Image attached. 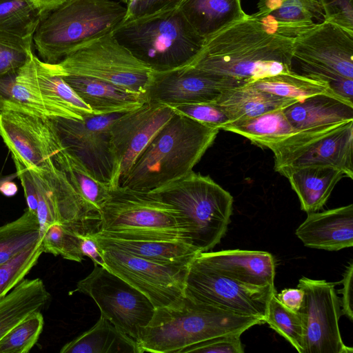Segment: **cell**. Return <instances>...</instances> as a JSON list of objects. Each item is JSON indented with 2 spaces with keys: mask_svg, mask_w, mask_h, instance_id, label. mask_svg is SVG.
Listing matches in <instances>:
<instances>
[{
  "mask_svg": "<svg viewBox=\"0 0 353 353\" xmlns=\"http://www.w3.org/2000/svg\"><path fill=\"white\" fill-rule=\"evenodd\" d=\"M0 192L5 196H12L16 194L17 186L11 181L0 182Z\"/></svg>",
  "mask_w": 353,
  "mask_h": 353,
  "instance_id": "cell-53",
  "label": "cell"
},
{
  "mask_svg": "<svg viewBox=\"0 0 353 353\" xmlns=\"http://www.w3.org/2000/svg\"><path fill=\"white\" fill-rule=\"evenodd\" d=\"M100 248H114L153 262L190 265L201 253L181 241L137 240L107 237L92 234Z\"/></svg>",
  "mask_w": 353,
  "mask_h": 353,
  "instance_id": "cell-26",
  "label": "cell"
},
{
  "mask_svg": "<svg viewBox=\"0 0 353 353\" xmlns=\"http://www.w3.org/2000/svg\"><path fill=\"white\" fill-rule=\"evenodd\" d=\"M248 83L262 91L299 101L320 94L336 96L327 83L305 77L293 70L264 77Z\"/></svg>",
  "mask_w": 353,
  "mask_h": 353,
  "instance_id": "cell-34",
  "label": "cell"
},
{
  "mask_svg": "<svg viewBox=\"0 0 353 353\" xmlns=\"http://www.w3.org/2000/svg\"><path fill=\"white\" fill-rule=\"evenodd\" d=\"M74 291L90 296L101 315L135 341L153 317L155 307L142 292L107 268L94 265Z\"/></svg>",
  "mask_w": 353,
  "mask_h": 353,
  "instance_id": "cell-10",
  "label": "cell"
},
{
  "mask_svg": "<svg viewBox=\"0 0 353 353\" xmlns=\"http://www.w3.org/2000/svg\"><path fill=\"white\" fill-rule=\"evenodd\" d=\"M323 21L353 31V0H318Z\"/></svg>",
  "mask_w": 353,
  "mask_h": 353,
  "instance_id": "cell-46",
  "label": "cell"
},
{
  "mask_svg": "<svg viewBox=\"0 0 353 353\" xmlns=\"http://www.w3.org/2000/svg\"><path fill=\"white\" fill-rule=\"evenodd\" d=\"M251 16L264 29L291 39L314 26L315 19L323 20L318 0H286L267 14L259 15L255 12Z\"/></svg>",
  "mask_w": 353,
  "mask_h": 353,
  "instance_id": "cell-29",
  "label": "cell"
},
{
  "mask_svg": "<svg viewBox=\"0 0 353 353\" xmlns=\"http://www.w3.org/2000/svg\"><path fill=\"white\" fill-rule=\"evenodd\" d=\"M174 112L187 116L205 125L222 130L230 122L221 108L214 102L168 105Z\"/></svg>",
  "mask_w": 353,
  "mask_h": 353,
  "instance_id": "cell-42",
  "label": "cell"
},
{
  "mask_svg": "<svg viewBox=\"0 0 353 353\" xmlns=\"http://www.w3.org/2000/svg\"><path fill=\"white\" fill-rule=\"evenodd\" d=\"M33 38H23L0 31V75L18 70L33 53Z\"/></svg>",
  "mask_w": 353,
  "mask_h": 353,
  "instance_id": "cell-41",
  "label": "cell"
},
{
  "mask_svg": "<svg viewBox=\"0 0 353 353\" xmlns=\"http://www.w3.org/2000/svg\"><path fill=\"white\" fill-rule=\"evenodd\" d=\"M275 288L246 285L225 277L196 258L190 263L184 294L198 302L239 315L256 316L265 321Z\"/></svg>",
  "mask_w": 353,
  "mask_h": 353,
  "instance_id": "cell-11",
  "label": "cell"
},
{
  "mask_svg": "<svg viewBox=\"0 0 353 353\" xmlns=\"http://www.w3.org/2000/svg\"><path fill=\"white\" fill-rule=\"evenodd\" d=\"M148 192L177 210L183 242L200 252L214 248L227 232L233 197L209 176L192 170Z\"/></svg>",
  "mask_w": 353,
  "mask_h": 353,
  "instance_id": "cell-4",
  "label": "cell"
},
{
  "mask_svg": "<svg viewBox=\"0 0 353 353\" xmlns=\"http://www.w3.org/2000/svg\"><path fill=\"white\" fill-rule=\"evenodd\" d=\"M53 162L63 172L88 210L100 216L101 208L110 195V186L94 178L84 164L65 148L55 155Z\"/></svg>",
  "mask_w": 353,
  "mask_h": 353,
  "instance_id": "cell-33",
  "label": "cell"
},
{
  "mask_svg": "<svg viewBox=\"0 0 353 353\" xmlns=\"http://www.w3.org/2000/svg\"><path fill=\"white\" fill-rule=\"evenodd\" d=\"M17 175L20 179L24 191L28 209L36 214L38 206V197L36 186L30 170L17 161H14Z\"/></svg>",
  "mask_w": 353,
  "mask_h": 353,
  "instance_id": "cell-47",
  "label": "cell"
},
{
  "mask_svg": "<svg viewBox=\"0 0 353 353\" xmlns=\"http://www.w3.org/2000/svg\"><path fill=\"white\" fill-rule=\"evenodd\" d=\"M174 114L168 105L146 102L114 121L110 128L114 161L111 190L120 185L138 157Z\"/></svg>",
  "mask_w": 353,
  "mask_h": 353,
  "instance_id": "cell-14",
  "label": "cell"
},
{
  "mask_svg": "<svg viewBox=\"0 0 353 353\" xmlns=\"http://www.w3.org/2000/svg\"><path fill=\"white\" fill-rule=\"evenodd\" d=\"M278 172L288 179L301 210L307 213L321 209L338 182L346 177L342 170L324 165L284 169Z\"/></svg>",
  "mask_w": 353,
  "mask_h": 353,
  "instance_id": "cell-24",
  "label": "cell"
},
{
  "mask_svg": "<svg viewBox=\"0 0 353 353\" xmlns=\"http://www.w3.org/2000/svg\"><path fill=\"white\" fill-rule=\"evenodd\" d=\"M182 0H129L123 22L157 15L179 8Z\"/></svg>",
  "mask_w": 353,
  "mask_h": 353,
  "instance_id": "cell-44",
  "label": "cell"
},
{
  "mask_svg": "<svg viewBox=\"0 0 353 353\" xmlns=\"http://www.w3.org/2000/svg\"><path fill=\"white\" fill-rule=\"evenodd\" d=\"M100 218L96 234L103 236L183 241L177 210L148 192L122 186L111 190Z\"/></svg>",
  "mask_w": 353,
  "mask_h": 353,
  "instance_id": "cell-7",
  "label": "cell"
},
{
  "mask_svg": "<svg viewBox=\"0 0 353 353\" xmlns=\"http://www.w3.org/2000/svg\"><path fill=\"white\" fill-rule=\"evenodd\" d=\"M222 130L243 136L252 143L268 149L299 132L290 124L283 109L269 111L249 119L230 121Z\"/></svg>",
  "mask_w": 353,
  "mask_h": 353,
  "instance_id": "cell-31",
  "label": "cell"
},
{
  "mask_svg": "<svg viewBox=\"0 0 353 353\" xmlns=\"http://www.w3.org/2000/svg\"><path fill=\"white\" fill-rule=\"evenodd\" d=\"M353 274V263L351 261L346 267L343 279L338 283L343 285V288L338 290L342 294L340 299L342 314L345 315L350 321L353 320L352 284Z\"/></svg>",
  "mask_w": 353,
  "mask_h": 353,
  "instance_id": "cell-48",
  "label": "cell"
},
{
  "mask_svg": "<svg viewBox=\"0 0 353 353\" xmlns=\"http://www.w3.org/2000/svg\"><path fill=\"white\" fill-rule=\"evenodd\" d=\"M270 150L276 172L324 165L353 179V121L299 131Z\"/></svg>",
  "mask_w": 353,
  "mask_h": 353,
  "instance_id": "cell-9",
  "label": "cell"
},
{
  "mask_svg": "<svg viewBox=\"0 0 353 353\" xmlns=\"http://www.w3.org/2000/svg\"><path fill=\"white\" fill-rule=\"evenodd\" d=\"M293 62L304 76L323 71L353 79V31L316 23L294 39Z\"/></svg>",
  "mask_w": 353,
  "mask_h": 353,
  "instance_id": "cell-15",
  "label": "cell"
},
{
  "mask_svg": "<svg viewBox=\"0 0 353 353\" xmlns=\"http://www.w3.org/2000/svg\"><path fill=\"white\" fill-rule=\"evenodd\" d=\"M30 172L37 192L38 206L36 214L42 236L50 225L59 223L57 211L53 193L48 182L40 173L33 170Z\"/></svg>",
  "mask_w": 353,
  "mask_h": 353,
  "instance_id": "cell-43",
  "label": "cell"
},
{
  "mask_svg": "<svg viewBox=\"0 0 353 353\" xmlns=\"http://www.w3.org/2000/svg\"><path fill=\"white\" fill-rule=\"evenodd\" d=\"M80 235L59 223H53L41 236L43 252L81 262L84 256L81 251Z\"/></svg>",
  "mask_w": 353,
  "mask_h": 353,
  "instance_id": "cell-40",
  "label": "cell"
},
{
  "mask_svg": "<svg viewBox=\"0 0 353 353\" xmlns=\"http://www.w3.org/2000/svg\"><path fill=\"white\" fill-rule=\"evenodd\" d=\"M61 353H138L134 339L103 316L94 325L65 344Z\"/></svg>",
  "mask_w": 353,
  "mask_h": 353,
  "instance_id": "cell-32",
  "label": "cell"
},
{
  "mask_svg": "<svg viewBox=\"0 0 353 353\" xmlns=\"http://www.w3.org/2000/svg\"><path fill=\"white\" fill-rule=\"evenodd\" d=\"M283 112L299 131L353 121V103L329 94L297 101L283 108Z\"/></svg>",
  "mask_w": 353,
  "mask_h": 353,
  "instance_id": "cell-22",
  "label": "cell"
},
{
  "mask_svg": "<svg viewBox=\"0 0 353 353\" xmlns=\"http://www.w3.org/2000/svg\"><path fill=\"white\" fill-rule=\"evenodd\" d=\"M307 214L295 232L305 246L328 251L352 247V204Z\"/></svg>",
  "mask_w": 353,
  "mask_h": 353,
  "instance_id": "cell-20",
  "label": "cell"
},
{
  "mask_svg": "<svg viewBox=\"0 0 353 353\" xmlns=\"http://www.w3.org/2000/svg\"><path fill=\"white\" fill-rule=\"evenodd\" d=\"M259 317L239 315L184 295L169 306L157 308L136 341L138 353H179L213 337L241 334L264 323Z\"/></svg>",
  "mask_w": 353,
  "mask_h": 353,
  "instance_id": "cell-3",
  "label": "cell"
},
{
  "mask_svg": "<svg viewBox=\"0 0 353 353\" xmlns=\"http://www.w3.org/2000/svg\"><path fill=\"white\" fill-rule=\"evenodd\" d=\"M297 101L262 91L248 83L225 91L214 103L233 121L283 109Z\"/></svg>",
  "mask_w": 353,
  "mask_h": 353,
  "instance_id": "cell-28",
  "label": "cell"
},
{
  "mask_svg": "<svg viewBox=\"0 0 353 353\" xmlns=\"http://www.w3.org/2000/svg\"><path fill=\"white\" fill-rule=\"evenodd\" d=\"M293 42L248 14L205 39L188 66L248 83L292 71Z\"/></svg>",
  "mask_w": 353,
  "mask_h": 353,
  "instance_id": "cell-1",
  "label": "cell"
},
{
  "mask_svg": "<svg viewBox=\"0 0 353 353\" xmlns=\"http://www.w3.org/2000/svg\"><path fill=\"white\" fill-rule=\"evenodd\" d=\"M17 77L22 82L72 113L79 120L94 114L64 79L52 72L46 62L40 60L34 53L17 70Z\"/></svg>",
  "mask_w": 353,
  "mask_h": 353,
  "instance_id": "cell-23",
  "label": "cell"
},
{
  "mask_svg": "<svg viewBox=\"0 0 353 353\" xmlns=\"http://www.w3.org/2000/svg\"><path fill=\"white\" fill-rule=\"evenodd\" d=\"M196 259L217 273L246 285L274 288L275 261L269 252L243 250L205 252Z\"/></svg>",
  "mask_w": 353,
  "mask_h": 353,
  "instance_id": "cell-19",
  "label": "cell"
},
{
  "mask_svg": "<svg viewBox=\"0 0 353 353\" xmlns=\"http://www.w3.org/2000/svg\"><path fill=\"white\" fill-rule=\"evenodd\" d=\"M81 251L83 256H88L97 265L106 268L101 249L92 234L80 235Z\"/></svg>",
  "mask_w": 353,
  "mask_h": 353,
  "instance_id": "cell-49",
  "label": "cell"
},
{
  "mask_svg": "<svg viewBox=\"0 0 353 353\" xmlns=\"http://www.w3.org/2000/svg\"><path fill=\"white\" fill-rule=\"evenodd\" d=\"M42 17L27 0H0V31L23 38H33Z\"/></svg>",
  "mask_w": 353,
  "mask_h": 353,
  "instance_id": "cell-36",
  "label": "cell"
},
{
  "mask_svg": "<svg viewBox=\"0 0 353 353\" xmlns=\"http://www.w3.org/2000/svg\"><path fill=\"white\" fill-rule=\"evenodd\" d=\"M179 9L204 39L248 15L241 0H182Z\"/></svg>",
  "mask_w": 353,
  "mask_h": 353,
  "instance_id": "cell-27",
  "label": "cell"
},
{
  "mask_svg": "<svg viewBox=\"0 0 353 353\" xmlns=\"http://www.w3.org/2000/svg\"><path fill=\"white\" fill-rule=\"evenodd\" d=\"M115 1H118L121 2V3H124L125 5H126L129 0H115Z\"/></svg>",
  "mask_w": 353,
  "mask_h": 353,
  "instance_id": "cell-54",
  "label": "cell"
},
{
  "mask_svg": "<svg viewBox=\"0 0 353 353\" xmlns=\"http://www.w3.org/2000/svg\"><path fill=\"white\" fill-rule=\"evenodd\" d=\"M126 12V6L115 0H68L41 17L34 47L43 61L57 63L83 43L112 33Z\"/></svg>",
  "mask_w": 353,
  "mask_h": 353,
  "instance_id": "cell-5",
  "label": "cell"
},
{
  "mask_svg": "<svg viewBox=\"0 0 353 353\" xmlns=\"http://www.w3.org/2000/svg\"><path fill=\"white\" fill-rule=\"evenodd\" d=\"M241 334H228L199 342L180 351L179 353H243Z\"/></svg>",
  "mask_w": 353,
  "mask_h": 353,
  "instance_id": "cell-45",
  "label": "cell"
},
{
  "mask_svg": "<svg viewBox=\"0 0 353 353\" xmlns=\"http://www.w3.org/2000/svg\"><path fill=\"white\" fill-rule=\"evenodd\" d=\"M41 238L37 214L28 208L18 219L0 226V264Z\"/></svg>",
  "mask_w": 353,
  "mask_h": 353,
  "instance_id": "cell-35",
  "label": "cell"
},
{
  "mask_svg": "<svg viewBox=\"0 0 353 353\" xmlns=\"http://www.w3.org/2000/svg\"><path fill=\"white\" fill-rule=\"evenodd\" d=\"M18 70L0 75V112L12 110L47 119L79 120L72 113L19 80L17 77Z\"/></svg>",
  "mask_w": 353,
  "mask_h": 353,
  "instance_id": "cell-25",
  "label": "cell"
},
{
  "mask_svg": "<svg viewBox=\"0 0 353 353\" xmlns=\"http://www.w3.org/2000/svg\"><path fill=\"white\" fill-rule=\"evenodd\" d=\"M44 319L41 311L32 313L0 339V353H28L37 343Z\"/></svg>",
  "mask_w": 353,
  "mask_h": 353,
  "instance_id": "cell-38",
  "label": "cell"
},
{
  "mask_svg": "<svg viewBox=\"0 0 353 353\" xmlns=\"http://www.w3.org/2000/svg\"><path fill=\"white\" fill-rule=\"evenodd\" d=\"M334 283L303 276L297 288L304 292L298 311L304 328L303 353H352L353 349L343 341L339 327L342 314L340 299Z\"/></svg>",
  "mask_w": 353,
  "mask_h": 353,
  "instance_id": "cell-13",
  "label": "cell"
},
{
  "mask_svg": "<svg viewBox=\"0 0 353 353\" xmlns=\"http://www.w3.org/2000/svg\"><path fill=\"white\" fill-rule=\"evenodd\" d=\"M122 113L93 114L82 120L50 119L63 146L75 155L94 178L110 188L114 171L110 128Z\"/></svg>",
  "mask_w": 353,
  "mask_h": 353,
  "instance_id": "cell-16",
  "label": "cell"
},
{
  "mask_svg": "<svg viewBox=\"0 0 353 353\" xmlns=\"http://www.w3.org/2000/svg\"><path fill=\"white\" fill-rule=\"evenodd\" d=\"M285 1L286 0H259L257 4L258 11L256 13L259 15L267 14L281 6Z\"/></svg>",
  "mask_w": 353,
  "mask_h": 353,
  "instance_id": "cell-52",
  "label": "cell"
},
{
  "mask_svg": "<svg viewBox=\"0 0 353 353\" xmlns=\"http://www.w3.org/2000/svg\"><path fill=\"white\" fill-rule=\"evenodd\" d=\"M100 249L106 268L145 295L155 309L172 305L185 295L190 264H162L114 248Z\"/></svg>",
  "mask_w": 353,
  "mask_h": 353,
  "instance_id": "cell-12",
  "label": "cell"
},
{
  "mask_svg": "<svg viewBox=\"0 0 353 353\" xmlns=\"http://www.w3.org/2000/svg\"><path fill=\"white\" fill-rule=\"evenodd\" d=\"M276 293L270 299L265 323L284 337L298 352L303 353L305 328L301 315L283 305L277 299Z\"/></svg>",
  "mask_w": 353,
  "mask_h": 353,
  "instance_id": "cell-37",
  "label": "cell"
},
{
  "mask_svg": "<svg viewBox=\"0 0 353 353\" xmlns=\"http://www.w3.org/2000/svg\"><path fill=\"white\" fill-rule=\"evenodd\" d=\"M61 77L97 114L126 112L147 102L145 94L105 81L77 75Z\"/></svg>",
  "mask_w": 353,
  "mask_h": 353,
  "instance_id": "cell-21",
  "label": "cell"
},
{
  "mask_svg": "<svg viewBox=\"0 0 353 353\" xmlns=\"http://www.w3.org/2000/svg\"><path fill=\"white\" fill-rule=\"evenodd\" d=\"M112 33L119 43L154 72L190 65L205 41L179 8L123 22Z\"/></svg>",
  "mask_w": 353,
  "mask_h": 353,
  "instance_id": "cell-6",
  "label": "cell"
},
{
  "mask_svg": "<svg viewBox=\"0 0 353 353\" xmlns=\"http://www.w3.org/2000/svg\"><path fill=\"white\" fill-rule=\"evenodd\" d=\"M245 83L191 66L154 72L147 86V102L165 105L214 102L225 91Z\"/></svg>",
  "mask_w": 353,
  "mask_h": 353,
  "instance_id": "cell-18",
  "label": "cell"
},
{
  "mask_svg": "<svg viewBox=\"0 0 353 353\" xmlns=\"http://www.w3.org/2000/svg\"><path fill=\"white\" fill-rule=\"evenodd\" d=\"M35 7L42 17L57 8L68 0H27Z\"/></svg>",
  "mask_w": 353,
  "mask_h": 353,
  "instance_id": "cell-51",
  "label": "cell"
},
{
  "mask_svg": "<svg viewBox=\"0 0 353 353\" xmlns=\"http://www.w3.org/2000/svg\"><path fill=\"white\" fill-rule=\"evenodd\" d=\"M42 239L9 261L0 264V298L20 283L43 253Z\"/></svg>",
  "mask_w": 353,
  "mask_h": 353,
  "instance_id": "cell-39",
  "label": "cell"
},
{
  "mask_svg": "<svg viewBox=\"0 0 353 353\" xmlns=\"http://www.w3.org/2000/svg\"><path fill=\"white\" fill-rule=\"evenodd\" d=\"M50 299L39 278L23 279L0 298V339L34 312L41 311Z\"/></svg>",
  "mask_w": 353,
  "mask_h": 353,
  "instance_id": "cell-30",
  "label": "cell"
},
{
  "mask_svg": "<svg viewBox=\"0 0 353 353\" xmlns=\"http://www.w3.org/2000/svg\"><path fill=\"white\" fill-rule=\"evenodd\" d=\"M46 64L59 76L91 77L145 95L153 72L119 43L112 33L89 40L58 62Z\"/></svg>",
  "mask_w": 353,
  "mask_h": 353,
  "instance_id": "cell-8",
  "label": "cell"
},
{
  "mask_svg": "<svg viewBox=\"0 0 353 353\" xmlns=\"http://www.w3.org/2000/svg\"><path fill=\"white\" fill-rule=\"evenodd\" d=\"M0 136L12 159L30 170H46L64 147L50 119L24 112H0Z\"/></svg>",
  "mask_w": 353,
  "mask_h": 353,
  "instance_id": "cell-17",
  "label": "cell"
},
{
  "mask_svg": "<svg viewBox=\"0 0 353 353\" xmlns=\"http://www.w3.org/2000/svg\"><path fill=\"white\" fill-rule=\"evenodd\" d=\"M304 292L302 289L286 288L280 293H276L277 299L285 307L294 312H298L303 301Z\"/></svg>",
  "mask_w": 353,
  "mask_h": 353,
  "instance_id": "cell-50",
  "label": "cell"
},
{
  "mask_svg": "<svg viewBox=\"0 0 353 353\" xmlns=\"http://www.w3.org/2000/svg\"><path fill=\"white\" fill-rule=\"evenodd\" d=\"M219 130L174 112L119 186L149 192L188 174L212 145Z\"/></svg>",
  "mask_w": 353,
  "mask_h": 353,
  "instance_id": "cell-2",
  "label": "cell"
}]
</instances>
